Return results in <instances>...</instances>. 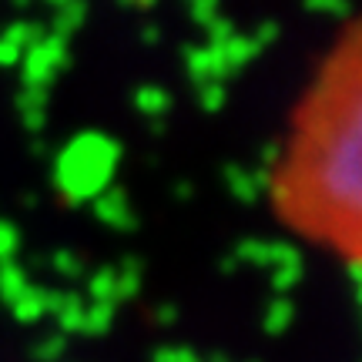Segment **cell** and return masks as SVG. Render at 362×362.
<instances>
[{
  "mask_svg": "<svg viewBox=\"0 0 362 362\" xmlns=\"http://www.w3.org/2000/svg\"><path fill=\"white\" fill-rule=\"evenodd\" d=\"M265 198L292 238L362 272V13L298 90Z\"/></svg>",
  "mask_w": 362,
  "mask_h": 362,
  "instance_id": "obj_1",
  "label": "cell"
}]
</instances>
